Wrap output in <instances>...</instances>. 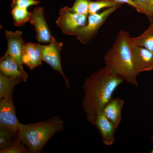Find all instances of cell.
Returning a JSON list of instances; mask_svg holds the SVG:
<instances>
[{"instance_id":"obj_1","label":"cell","mask_w":153,"mask_h":153,"mask_svg":"<svg viewBox=\"0 0 153 153\" xmlns=\"http://www.w3.org/2000/svg\"><path fill=\"white\" fill-rule=\"evenodd\" d=\"M105 67L92 73L83 83L82 107L88 121L92 123L112 99L113 94L123 82Z\"/></svg>"},{"instance_id":"obj_2","label":"cell","mask_w":153,"mask_h":153,"mask_svg":"<svg viewBox=\"0 0 153 153\" xmlns=\"http://www.w3.org/2000/svg\"><path fill=\"white\" fill-rule=\"evenodd\" d=\"M104 60L105 67L112 74L131 85L139 86L128 33L123 30L118 33L112 47L105 54Z\"/></svg>"},{"instance_id":"obj_3","label":"cell","mask_w":153,"mask_h":153,"mask_svg":"<svg viewBox=\"0 0 153 153\" xmlns=\"http://www.w3.org/2000/svg\"><path fill=\"white\" fill-rule=\"evenodd\" d=\"M64 122L60 117L54 116L36 123L22 124L17 133V139L29 152L40 153L55 134L64 130Z\"/></svg>"},{"instance_id":"obj_4","label":"cell","mask_w":153,"mask_h":153,"mask_svg":"<svg viewBox=\"0 0 153 153\" xmlns=\"http://www.w3.org/2000/svg\"><path fill=\"white\" fill-rule=\"evenodd\" d=\"M121 7L109 8L101 13L89 14L86 25L76 31L75 35L76 40L84 44L89 43L95 37L110 15Z\"/></svg>"},{"instance_id":"obj_5","label":"cell","mask_w":153,"mask_h":153,"mask_svg":"<svg viewBox=\"0 0 153 153\" xmlns=\"http://www.w3.org/2000/svg\"><path fill=\"white\" fill-rule=\"evenodd\" d=\"M88 16L75 13L71 7H63L59 11L56 24L65 35L75 36L77 30L87 24Z\"/></svg>"},{"instance_id":"obj_6","label":"cell","mask_w":153,"mask_h":153,"mask_svg":"<svg viewBox=\"0 0 153 153\" xmlns=\"http://www.w3.org/2000/svg\"><path fill=\"white\" fill-rule=\"evenodd\" d=\"M42 55V61L47 63L53 70L59 72L63 76L67 87H69L68 79L65 76L61 65L60 52L63 48L62 42H58L52 36V40L49 44L41 45L38 44Z\"/></svg>"},{"instance_id":"obj_7","label":"cell","mask_w":153,"mask_h":153,"mask_svg":"<svg viewBox=\"0 0 153 153\" xmlns=\"http://www.w3.org/2000/svg\"><path fill=\"white\" fill-rule=\"evenodd\" d=\"M13 93L0 100V127L17 133L22 124L18 120L16 115Z\"/></svg>"},{"instance_id":"obj_8","label":"cell","mask_w":153,"mask_h":153,"mask_svg":"<svg viewBox=\"0 0 153 153\" xmlns=\"http://www.w3.org/2000/svg\"><path fill=\"white\" fill-rule=\"evenodd\" d=\"M31 13L30 22L35 27L36 40L39 43H50L52 36L44 16V8L38 7Z\"/></svg>"},{"instance_id":"obj_9","label":"cell","mask_w":153,"mask_h":153,"mask_svg":"<svg viewBox=\"0 0 153 153\" xmlns=\"http://www.w3.org/2000/svg\"><path fill=\"white\" fill-rule=\"evenodd\" d=\"M131 43L134 67L137 75L144 71L153 70V52L131 41Z\"/></svg>"},{"instance_id":"obj_10","label":"cell","mask_w":153,"mask_h":153,"mask_svg":"<svg viewBox=\"0 0 153 153\" xmlns=\"http://www.w3.org/2000/svg\"><path fill=\"white\" fill-rule=\"evenodd\" d=\"M5 38L7 41V49L6 53L20 64H24L23 53L26 42L23 38L22 31L15 32L6 30Z\"/></svg>"},{"instance_id":"obj_11","label":"cell","mask_w":153,"mask_h":153,"mask_svg":"<svg viewBox=\"0 0 153 153\" xmlns=\"http://www.w3.org/2000/svg\"><path fill=\"white\" fill-rule=\"evenodd\" d=\"M91 124L95 126L98 131L103 143L106 146H111L113 144L115 134L117 128L102 111Z\"/></svg>"},{"instance_id":"obj_12","label":"cell","mask_w":153,"mask_h":153,"mask_svg":"<svg viewBox=\"0 0 153 153\" xmlns=\"http://www.w3.org/2000/svg\"><path fill=\"white\" fill-rule=\"evenodd\" d=\"M0 71L4 76H17L27 81L28 74L24 70L23 65L17 62L7 53L0 59Z\"/></svg>"},{"instance_id":"obj_13","label":"cell","mask_w":153,"mask_h":153,"mask_svg":"<svg viewBox=\"0 0 153 153\" xmlns=\"http://www.w3.org/2000/svg\"><path fill=\"white\" fill-rule=\"evenodd\" d=\"M22 58L23 63L31 70L40 66L42 64V55L38 44L26 43Z\"/></svg>"},{"instance_id":"obj_14","label":"cell","mask_w":153,"mask_h":153,"mask_svg":"<svg viewBox=\"0 0 153 153\" xmlns=\"http://www.w3.org/2000/svg\"><path fill=\"white\" fill-rule=\"evenodd\" d=\"M125 100L120 98L111 99L102 112L117 128L122 120V110Z\"/></svg>"},{"instance_id":"obj_15","label":"cell","mask_w":153,"mask_h":153,"mask_svg":"<svg viewBox=\"0 0 153 153\" xmlns=\"http://www.w3.org/2000/svg\"><path fill=\"white\" fill-rule=\"evenodd\" d=\"M22 82L24 79L17 76H7L0 73V100L13 92L16 85Z\"/></svg>"},{"instance_id":"obj_16","label":"cell","mask_w":153,"mask_h":153,"mask_svg":"<svg viewBox=\"0 0 153 153\" xmlns=\"http://www.w3.org/2000/svg\"><path fill=\"white\" fill-rule=\"evenodd\" d=\"M150 21V25L140 36L131 38V42L137 45L144 47L153 53V19Z\"/></svg>"},{"instance_id":"obj_17","label":"cell","mask_w":153,"mask_h":153,"mask_svg":"<svg viewBox=\"0 0 153 153\" xmlns=\"http://www.w3.org/2000/svg\"><path fill=\"white\" fill-rule=\"evenodd\" d=\"M17 133L6 128L0 127V151L13 146L17 141Z\"/></svg>"},{"instance_id":"obj_18","label":"cell","mask_w":153,"mask_h":153,"mask_svg":"<svg viewBox=\"0 0 153 153\" xmlns=\"http://www.w3.org/2000/svg\"><path fill=\"white\" fill-rule=\"evenodd\" d=\"M11 15L14 21V25L16 27H22L30 21L31 12H29L27 9L19 7L12 8Z\"/></svg>"},{"instance_id":"obj_19","label":"cell","mask_w":153,"mask_h":153,"mask_svg":"<svg viewBox=\"0 0 153 153\" xmlns=\"http://www.w3.org/2000/svg\"><path fill=\"white\" fill-rule=\"evenodd\" d=\"M123 4L115 0H97L92 1H90L89 14L96 13L102 9L109 8L117 6H122Z\"/></svg>"},{"instance_id":"obj_20","label":"cell","mask_w":153,"mask_h":153,"mask_svg":"<svg viewBox=\"0 0 153 153\" xmlns=\"http://www.w3.org/2000/svg\"><path fill=\"white\" fill-rule=\"evenodd\" d=\"M135 4L149 20L153 19V0H131Z\"/></svg>"},{"instance_id":"obj_21","label":"cell","mask_w":153,"mask_h":153,"mask_svg":"<svg viewBox=\"0 0 153 153\" xmlns=\"http://www.w3.org/2000/svg\"><path fill=\"white\" fill-rule=\"evenodd\" d=\"M90 0H75L71 9L77 13L88 16Z\"/></svg>"},{"instance_id":"obj_22","label":"cell","mask_w":153,"mask_h":153,"mask_svg":"<svg viewBox=\"0 0 153 153\" xmlns=\"http://www.w3.org/2000/svg\"><path fill=\"white\" fill-rule=\"evenodd\" d=\"M29 152V150L22 143L17 139L16 143L10 147L0 151L1 153H25Z\"/></svg>"},{"instance_id":"obj_23","label":"cell","mask_w":153,"mask_h":153,"mask_svg":"<svg viewBox=\"0 0 153 153\" xmlns=\"http://www.w3.org/2000/svg\"><path fill=\"white\" fill-rule=\"evenodd\" d=\"M39 3L40 1L37 0H13L11 7L12 8L19 7L27 9L30 6L36 5Z\"/></svg>"},{"instance_id":"obj_24","label":"cell","mask_w":153,"mask_h":153,"mask_svg":"<svg viewBox=\"0 0 153 153\" xmlns=\"http://www.w3.org/2000/svg\"><path fill=\"white\" fill-rule=\"evenodd\" d=\"M115 1H117L119 2L122 3V4H127L128 5L130 6L131 7H132L138 13H142L140 9V8L138 7L137 6L134 4L133 2L131 0H115Z\"/></svg>"},{"instance_id":"obj_25","label":"cell","mask_w":153,"mask_h":153,"mask_svg":"<svg viewBox=\"0 0 153 153\" xmlns=\"http://www.w3.org/2000/svg\"><path fill=\"white\" fill-rule=\"evenodd\" d=\"M152 142H153V132L152 135ZM151 153H153V149L152 150V152H151Z\"/></svg>"}]
</instances>
